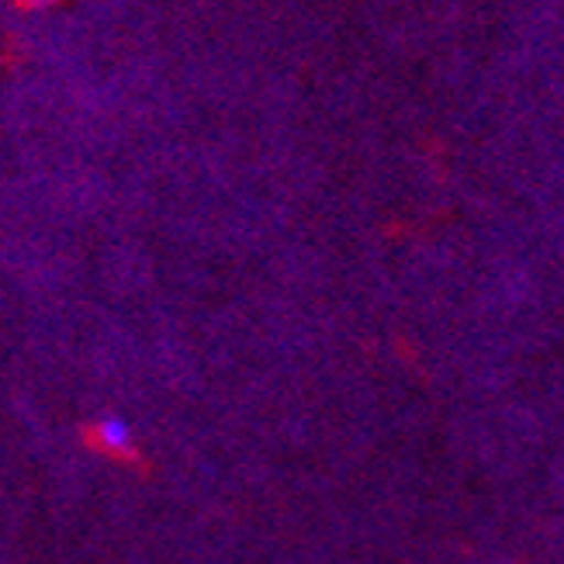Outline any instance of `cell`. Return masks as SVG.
<instances>
[{"instance_id": "6da1fadb", "label": "cell", "mask_w": 564, "mask_h": 564, "mask_svg": "<svg viewBox=\"0 0 564 564\" xmlns=\"http://www.w3.org/2000/svg\"><path fill=\"white\" fill-rule=\"evenodd\" d=\"M94 436L108 454H129L132 451V426L121 420V415H105V420L94 426Z\"/></svg>"}, {"instance_id": "7a4b0ae2", "label": "cell", "mask_w": 564, "mask_h": 564, "mask_svg": "<svg viewBox=\"0 0 564 564\" xmlns=\"http://www.w3.org/2000/svg\"><path fill=\"white\" fill-rule=\"evenodd\" d=\"M21 8H53V4H59V0H18Z\"/></svg>"}]
</instances>
